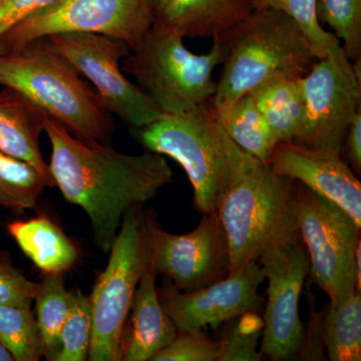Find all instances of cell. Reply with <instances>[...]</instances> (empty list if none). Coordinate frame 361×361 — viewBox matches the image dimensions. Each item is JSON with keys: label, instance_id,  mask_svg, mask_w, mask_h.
Here are the masks:
<instances>
[{"label": "cell", "instance_id": "cell-31", "mask_svg": "<svg viewBox=\"0 0 361 361\" xmlns=\"http://www.w3.org/2000/svg\"><path fill=\"white\" fill-rule=\"evenodd\" d=\"M39 288L13 264L8 252L0 251V306H32Z\"/></svg>", "mask_w": 361, "mask_h": 361}, {"label": "cell", "instance_id": "cell-3", "mask_svg": "<svg viewBox=\"0 0 361 361\" xmlns=\"http://www.w3.org/2000/svg\"><path fill=\"white\" fill-rule=\"evenodd\" d=\"M0 85L20 92L78 139L109 145L115 128L111 114L49 37L0 54Z\"/></svg>", "mask_w": 361, "mask_h": 361}, {"label": "cell", "instance_id": "cell-8", "mask_svg": "<svg viewBox=\"0 0 361 361\" xmlns=\"http://www.w3.org/2000/svg\"><path fill=\"white\" fill-rule=\"evenodd\" d=\"M294 210L315 283L336 307L361 290L356 272L360 226L341 207L294 180Z\"/></svg>", "mask_w": 361, "mask_h": 361}, {"label": "cell", "instance_id": "cell-9", "mask_svg": "<svg viewBox=\"0 0 361 361\" xmlns=\"http://www.w3.org/2000/svg\"><path fill=\"white\" fill-rule=\"evenodd\" d=\"M149 0H58L26 16L0 35V54L59 33L111 35L135 49L153 26Z\"/></svg>", "mask_w": 361, "mask_h": 361}, {"label": "cell", "instance_id": "cell-5", "mask_svg": "<svg viewBox=\"0 0 361 361\" xmlns=\"http://www.w3.org/2000/svg\"><path fill=\"white\" fill-rule=\"evenodd\" d=\"M293 196L294 180L264 163L226 195L217 211L229 243V276L270 249L301 238Z\"/></svg>", "mask_w": 361, "mask_h": 361}, {"label": "cell", "instance_id": "cell-12", "mask_svg": "<svg viewBox=\"0 0 361 361\" xmlns=\"http://www.w3.org/2000/svg\"><path fill=\"white\" fill-rule=\"evenodd\" d=\"M305 118L295 144L341 154L353 116L361 109V78L341 42L301 78Z\"/></svg>", "mask_w": 361, "mask_h": 361}, {"label": "cell", "instance_id": "cell-19", "mask_svg": "<svg viewBox=\"0 0 361 361\" xmlns=\"http://www.w3.org/2000/svg\"><path fill=\"white\" fill-rule=\"evenodd\" d=\"M7 232L44 274H63L77 262V246L54 221L39 215L8 223Z\"/></svg>", "mask_w": 361, "mask_h": 361}, {"label": "cell", "instance_id": "cell-6", "mask_svg": "<svg viewBox=\"0 0 361 361\" xmlns=\"http://www.w3.org/2000/svg\"><path fill=\"white\" fill-rule=\"evenodd\" d=\"M183 39L151 28L122 61L123 73L135 78L164 115L184 113L212 99L217 87L213 71L227 56L220 35L204 54L188 49Z\"/></svg>", "mask_w": 361, "mask_h": 361}, {"label": "cell", "instance_id": "cell-29", "mask_svg": "<svg viewBox=\"0 0 361 361\" xmlns=\"http://www.w3.org/2000/svg\"><path fill=\"white\" fill-rule=\"evenodd\" d=\"M92 310L89 296L75 293V300L59 337L56 361H84L89 356L92 341Z\"/></svg>", "mask_w": 361, "mask_h": 361}, {"label": "cell", "instance_id": "cell-33", "mask_svg": "<svg viewBox=\"0 0 361 361\" xmlns=\"http://www.w3.org/2000/svg\"><path fill=\"white\" fill-rule=\"evenodd\" d=\"M58 0H0V35L26 16Z\"/></svg>", "mask_w": 361, "mask_h": 361}, {"label": "cell", "instance_id": "cell-21", "mask_svg": "<svg viewBox=\"0 0 361 361\" xmlns=\"http://www.w3.org/2000/svg\"><path fill=\"white\" fill-rule=\"evenodd\" d=\"M215 108L221 123L233 141L254 158L269 164L279 142L251 94Z\"/></svg>", "mask_w": 361, "mask_h": 361}, {"label": "cell", "instance_id": "cell-22", "mask_svg": "<svg viewBox=\"0 0 361 361\" xmlns=\"http://www.w3.org/2000/svg\"><path fill=\"white\" fill-rule=\"evenodd\" d=\"M75 300V293L66 288L63 274H45L35 301L42 356L47 360L56 361L61 329Z\"/></svg>", "mask_w": 361, "mask_h": 361}, {"label": "cell", "instance_id": "cell-1", "mask_svg": "<svg viewBox=\"0 0 361 361\" xmlns=\"http://www.w3.org/2000/svg\"><path fill=\"white\" fill-rule=\"evenodd\" d=\"M44 132L51 145L49 169L56 186L87 214L94 242L104 253L110 252L126 212L155 198L174 179L161 154L145 149L127 155L106 144L82 141L49 115Z\"/></svg>", "mask_w": 361, "mask_h": 361}, {"label": "cell", "instance_id": "cell-25", "mask_svg": "<svg viewBox=\"0 0 361 361\" xmlns=\"http://www.w3.org/2000/svg\"><path fill=\"white\" fill-rule=\"evenodd\" d=\"M0 341L14 361L42 357L39 326L30 306H0Z\"/></svg>", "mask_w": 361, "mask_h": 361}, {"label": "cell", "instance_id": "cell-14", "mask_svg": "<svg viewBox=\"0 0 361 361\" xmlns=\"http://www.w3.org/2000/svg\"><path fill=\"white\" fill-rule=\"evenodd\" d=\"M264 280L260 263L252 261L237 274L198 290L183 292L165 283L158 295L178 331L197 332L219 326L245 312L260 313L265 300L258 289Z\"/></svg>", "mask_w": 361, "mask_h": 361}, {"label": "cell", "instance_id": "cell-16", "mask_svg": "<svg viewBox=\"0 0 361 361\" xmlns=\"http://www.w3.org/2000/svg\"><path fill=\"white\" fill-rule=\"evenodd\" d=\"M157 275L144 273L135 290L129 322L121 338L123 361H147L174 339L178 330L159 299Z\"/></svg>", "mask_w": 361, "mask_h": 361}, {"label": "cell", "instance_id": "cell-24", "mask_svg": "<svg viewBox=\"0 0 361 361\" xmlns=\"http://www.w3.org/2000/svg\"><path fill=\"white\" fill-rule=\"evenodd\" d=\"M47 187L37 168L0 151V207L20 215L37 206Z\"/></svg>", "mask_w": 361, "mask_h": 361}, {"label": "cell", "instance_id": "cell-15", "mask_svg": "<svg viewBox=\"0 0 361 361\" xmlns=\"http://www.w3.org/2000/svg\"><path fill=\"white\" fill-rule=\"evenodd\" d=\"M270 166L278 175L301 183L341 207L361 227V184L341 154L278 142Z\"/></svg>", "mask_w": 361, "mask_h": 361}, {"label": "cell", "instance_id": "cell-20", "mask_svg": "<svg viewBox=\"0 0 361 361\" xmlns=\"http://www.w3.org/2000/svg\"><path fill=\"white\" fill-rule=\"evenodd\" d=\"M250 94L278 142H296L305 118L301 78H276L254 90Z\"/></svg>", "mask_w": 361, "mask_h": 361}, {"label": "cell", "instance_id": "cell-28", "mask_svg": "<svg viewBox=\"0 0 361 361\" xmlns=\"http://www.w3.org/2000/svg\"><path fill=\"white\" fill-rule=\"evenodd\" d=\"M273 8L290 16L310 40L317 59L326 56L339 42L336 35L322 27L317 18V0H255V9Z\"/></svg>", "mask_w": 361, "mask_h": 361}, {"label": "cell", "instance_id": "cell-35", "mask_svg": "<svg viewBox=\"0 0 361 361\" xmlns=\"http://www.w3.org/2000/svg\"><path fill=\"white\" fill-rule=\"evenodd\" d=\"M0 361H13V356L0 341Z\"/></svg>", "mask_w": 361, "mask_h": 361}, {"label": "cell", "instance_id": "cell-34", "mask_svg": "<svg viewBox=\"0 0 361 361\" xmlns=\"http://www.w3.org/2000/svg\"><path fill=\"white\" fill-rule=\"evenodd\" d=\"M353 170L360 174L361 171V109L357 111L349 123L343 142Z\"/></svg>", "mask_w": 361, "mask_h": 361}, {"label": "cell", "instance_id": "cell-30", "mask_svg": "<svg viewBox=\"0 0 361 361\" xmlns=\"http://www.w3.org/2000/svg\"><path fill=\"white\" fill-rule=\"evenodd\" d=\"M217 356L218 341L210 338L203 330L178 331L174 339L151 361H216Z\"/></svg>", "mask_w": 361, "mask_h": 361}, {"label": "cell", "instance_id": "cell-18", "mask_svg": "<svg viewBox=\"0 0 361 361\" xmlns=\"http://www.w3.org/2000/svg\"><path fill=\"white\" fill-rule=\"evenodd\" d=\"M47 116L18 90L8 87L0 90V151L37 168L52 188L56 182L39 147Z\"/></svg>", "mask_w": 361, "mask_h": 361}, {"label": "cell", "instance_id": "cell-23", "mask_svg": "<svg viewBox=\"0 0 361 361\" xmlns=\"http://www.w3.org/2000/svg\"><path fill=\"white\" fill-rule=\"evenodd\" d=\"M322 341L329 360H361L360 291L341 305H329L323 315Z\"/></svg>", "mask_w": 361, "mask_h": 361}, {"label": "cell", "instance_id": "cell-36", "mask_svg": "<svg viewBox=\"0 0 361 361\" xmlns=\"http://www.w3.org/2000/svg\"><path fill=\"white\" fill-rule=\"evenodd\" d=\"M149 1L151 4L152 8H153L154 13H155L157 11H159L164 6V4L167 0H149Z\"/></svg>", "mask_w": 361, "mask_h": 361}, {"label": "cell", "instance_id": "cell-13", "mask_svg": "<svg viewBox=\"0 0 361 361\" xmlns=\"http://www.w3.org/2000/svg\"><path fill=\"white\" fill-rule=\"evenodd\" d=\"M268 279L261 353L273 361L300 356L304 329L299 300L310 261L302 239L270 249L258 259Z\"/></svg>", "mask_w": 361, "mask_h": 361}, {"label": "cell", "instance_id": "cell-7", "mask_svg": "<svg viewBox=\"0 0 361 361\" xmlns=\"http://www.w3.org/2000/svg\"><path fill=\"white\" fill-rule=\"evenodd\" d=\"M106 269L97 277L89 296L92 310L90 361H118L121 338L135 290L149 269L145 213L132 207L123 216L110 249Z\"/></svg>", "mask_w": 361, "mask_h": 361}, {"label": "cell", "instance_id": "cell-17", "mask_svg": "<svg viewBox=\"0 0 361 361\" xmlns=\"http://www.w3.org/2000/svg\"><path fill=\"white\" fill-rule=\"evenodd\" d=\"M255 0H167L152 28L185 37H215L245 20Z\"/></svg>", "mask_w": 361, "mask_h": 361}, {"label": "cell", "instance_id": "cell-4", "mask_svg": "<svg viewBox=\"0 0 361 361\" xmlns=\"http://www.w3.org/2000/svg\"><path fill=\"white\" fill-rule=\"evenodd\" d=\"M220 37L227 56L212 99L216 106L270 80L302 78L317 61L300 26L277 9H254Z\"/></svg>", "mask_w": 361, "mask_h": 361}, {"label": "cell", "instance_id": "cell-26", "mask_svg": "<svg viewBox=\"0 0 361 361\" xmlns=\"http://www.w3.org/2000/svg\"><path fill=\"white\" fill-rule=\"evenodd\" d=\"M317 18L334 30L351 61L361 59V0H317Z\"/></svg>", "mask_w": 361, "mask_h": 361}, {"label": "cell", "instance_id": "cell-32", "mask_svg": "<svg viewBox=\"0 0 361 361\" xmlns=\"http://www.w3.org/2000/svg\"><path fill=\"white\" fill-rule=\"evenodd\" d=\"M308 310L310 323L308 331L304 332V341L300 357L306 360H323L325 357L324 345L322 341L323 314L315 310L314 295L310 294L307 287Z\"/></svg>", "mask_w": 361, "mask_h": 361}, {"label": "cell", "instance_id": "cell-2", "mask_svg": "<svg viewBox=\"0 0 361 361\" xmlns=\"http://www.w3.org/2000/svg\"><path fill=\"white\" fill-rule=\"evenodd\" d=\"M145 149L174 159L194 189L202 214L217 211L226 195L262 163L226 132L212 99L176 115H161L137 129Z\"/></svg>", "mask_w": 361, "mask_h": 361}, {"label": "cell", "instance_id": "cell-10", "mask_svg": "<svg viewBox=\"0 0 361 361\" xmlns=\"http://www.w3.org/2000/svg\"><path fill=\"white\" fill-rule=\"evenodd\" d=\"M56 49L89 80L104 110L135 129L155 122L163 114L148 94L126 78L121 63L130 47L111 35L68 32L47 37Z\"/></svg>", "mask_w": 361, "mask_h": 361}, {"label": "cell", "instance_id": "cell-11", "mask_svg": "<svg viewBox=\"0 0 361 361\" xmlns=\"http://www.w3.org/2000/svg\"><path fill=\"white\" fill-rule=\"evenodd\" d=\"M194 231H164L155 214L145 213L149 269L164 275L178 290L192 292L229 276V243L218 211L203 214Z\"/></svg>", "mask_w": 361, "mask_h": 361}, {"label": "cell", "instance_id": "cell-27", "mask_svg": "<svg viewBox=\"0 0 361 361\" xmlns=\"http://www.w3.org/2000/svg\"><path fill=\"white\" fill-rule=\"evenodd\" d=\"M231 324L218 341L217 361H259V339L264 322L259 313L245 312L230 320Z\"/></svg>", "mask_w": 361, "mask_h": 361}]
</instances>
